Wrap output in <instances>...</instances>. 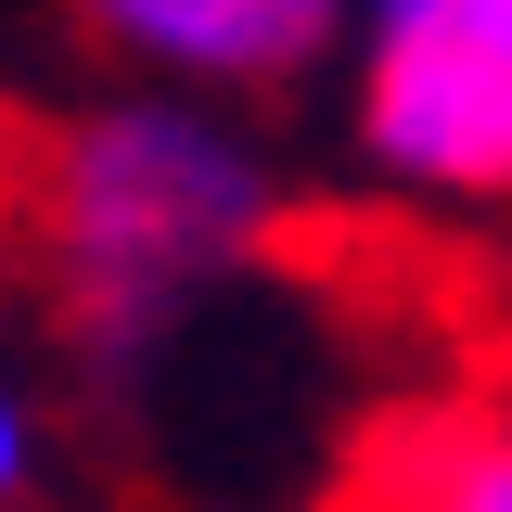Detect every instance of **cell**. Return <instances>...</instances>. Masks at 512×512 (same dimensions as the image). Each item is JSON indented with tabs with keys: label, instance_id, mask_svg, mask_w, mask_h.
<instances>
[{
	"label": "cell",
	"instance_id": "1",
	"mask_svg": "<svg viewBox=\"0 0 512 512\" xmlns=\"http://www.w3.org/2000/svg\"><path fill=\"white\" fill-rule=\"evenodd\" d=\"M269 218H282L269 167L180 90L90 103L26 154V244L52 269V308L103 359L154 346L218 269L269 244Z\"/></svg>",
	"mask_w": 512,
	"mask_h": 512
},
{
	"label": "cell",
	"instance_id": "2",
	"mask_svg": "<svg viewBox=\"0 0 512 512\" xmlns=\"http://www.w3.org/2000/svg\"><path fill=\"white\" fill-rule=\"evenodd\" d=\"M359 141L436 205H512V0H359Z\"/></svg>",
	"mask_w": 512,
	"mask_h": 512
},
{
	"label": "cell",
	"instance_id": "3",
	"mask_svg": "<svg viewBox=\"0 0 512 512\" xmlns=\"http://www.w3.org/2000/svg\"><path fill=\"white\" fill-rule=\"evenodd\" d=\"M116 52L167 64L180 90H269V77H308L359 0H77Z\"/></svg>",
	"mask_w": 512,
	"mask_h": 512
},
{
	"label": "cell",
	"instance_id": "4",
	"mask_svg": "<svg viewBox=\"0 0 512 512\" xmlns=\"http://www.w3.org/2000/svg\"><path fill=\"white\" fill-rule=\"evenodd\" d=\"M320 512H512V410L500 397L384 410Z\"/></svg>",
	"mask_w": 512,
	"mask_h": 512
},
{
	"label": "cell",
	"instance_id": "5",
	"mask_svg": "<svg viewBox=\"0 0 512 512\" xmlns=\"http://www.w3.org/2000/svg\"><path fill=\"white\" fill-rule=\"evenodd\" d=\"M26 461H39V423H26V397H13V372H0V500L26 487Z\"/></svg>",
	"mask_w": 512,
	"mask_h": 512
}]
</instances>
